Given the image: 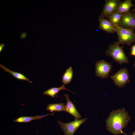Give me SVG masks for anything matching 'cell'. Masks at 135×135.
Wrapping results in <instances>:
<instances>
[{"label":"cell","instance_id":"6da1fadb","mask_svg":"<svg viewBox=\"0 0 135 135\" xmlns=\"http://www.w3.org/2000/svg\"><path fill=\"white\" fill-rule=\"evenodd\" d=\"M131 118L124 108L112 111L106 120V129L114 135H127L122 130L128 125Z\"/></svg>","mask_w":135,"mask_h":135},{"label":"cell","instance_id":"7a4b0ae2","mask_svg":"<svg viewBox=\"0 0 135 135\" xmlns=\"http://www.w3.org/2000/svg\"><path fill=\"white\" fill-rule=\"evenodd\" d=\"M118 42L110 45L105 52L106 54L112 58L117 63L122 65L129 63L128 58L123 50L124 46L120 47Z\"/></svg>","mask_w":135,"mask_h":135},{"label":"cell","instance_id":"3957f363","mask_svg":"<svg viewBox=\"0 0 135 135\" xmlns=\"http://www.w3.org/2000/svg\"><path fill=\"white\" fill-rule=\"evenodd\" d=\"M118 37L119 44L130 45L135 42V33L134 30L121 28L118 26H114Z\"/></svg>","mask_w":135,"mask_h":135},{"label":"cell","instance_id":"277c9868","mask_svg":"<svg viewBox=\"0 0 135 135\" xmlns=\"http://www.w3.org/2000/svg\"><path fill=\"white\" fill-rule=\"evenodd\" d=\"M87 119V118L81 120L75 119L74 121L68 123H64L58 120L57 123L64 131V135H74L80 126Z\"/></svg>","mask_w":135,"mask_h":135},{"label":"cell","instance_id":"5b68a950","mask_svg":"<svg viewBox=\"0 0 135 135\" xmlns=\"http://www.w3.org/2000/svg\"><path fill=\"white\" fill-rule=\"evenodd\" d=\"M128 72L126 68L121 69L110 77L115 85L120 88H123L130 82Z\"/></svg>","mask_w":135,"mask_h":135},{"label":"cell","instance_id":"8992f818","mask_svg":"<svg viewBox=\"0 0 135 135\" xmlns=\"http://www.w3.org/2000/svg\"><path fill=\"white\" fill-rule=\"evenodd\" d=\"M96 76L102 79L106 78L108 76L112 67L110 64L104 60L97 61L95 64Z\"/></svg>","mask_w":135,"mask_h":135},{"label":"cell","instance_id":"52a82bcc","mask_svg":"<svg viewBox=\"0 0 135 135\" xmlns=\"http://www.w3.org/2000/svg\"><path fill=\"white\" fill-rule=\"evenodd\" d=\"M118 26L124 28L135 29V11L123 14Z\"/></svg>","mask_w":135,"mask_h":135},{"label":"cell","instance_id":"ba28073f","mask_svg":"<svg viewBox=\"0 0 135 135\" xmlns=\"http://www.w3.org/2000/svg\"><path fill=\"white\" fill-rule=\"evenodd\" d=\"M104 9L100 16L106 18L116 12L120 3V1L108 0L105 1Z\"/></svg>","mask_w":135,"mask_h":135},{"label":"cell","instance_id":"9c48e42d","mask_svg":"<svg viewBox=\"0 0 135 135\" xmlns=\"http://www.w3.org/2000/svg\"><path fill=\"white\" fill-rule=\"evenodd\" d=\"M99 20L100 29L108 33L113 34L116 32L114 26L110 20L100 16L99 17Z\"/></svg>","mask_w":135,"mask_h":135},{"label":"cell","instance_id":"30bf717a","mask_svg":"<svg viewBox=\"0 0 135 135\" xmlns=\"http://www.w3.org/2000/svg\"><path fill=\"white\" fill-rule=\"evenodd\" d=\"M64 96L66 98L67 101L66 112L74 116L75 120L81 119L82 116L78 111L74 104L70 100L69 96L67 94H64Z\"/></svg>","mask_w":135,"mask_h":135},{"label":"cell","instance_id":"8fae6325","mask_svg":"<svg viewBox=\"0 0 135 135\" xmlns=\"http://www.w3.org/2000/svg\"><path fill=\"white\" fill-rule=\"evenodd\" d=\"M55 112L50 114H47L43 116L37 115L34 116H21L14 120V122L17 123H28L34 120H40L50 115H54Z\"/></svg>","mask_w":135,"mask_h":135},{"label":"cell","instance_id":"7c38bea8","mask_svg":"<svg viewBox=\"0 0 135 135\" xmlns=\"http://www.w3.org/2000/svg\"><path fill=\"white\" fill-rule=\"evenodd\" d=\"M131 0H126L123 2H120L119 4L116 12L122 14H126L130 12V8L135 5L133 4Z\"/></svg>","mask_w":135,"mask_h":135},{"label":"cell","instance_id":"4fadbf2b","mask_svg":"<svg viewBox=\"0 0 135 135\" xmlns=\"http://www.w3.org/2000/svg\"><path fill=\"white\" fill-rule=\"evenodd\" d=\"M0 67L5 72L9 73L18 80L26 81L28 82L30 84L32 83V82L30 81L28 78L21 73L11 70L1 64H0Z\"/></svg>","mask_w":135,"mask_h":135},{"label":"cell","instance_id":"5bb4252c","mask_svg":"<svg viewBox=\"0 0 135 135\" xmlns=\"http://www.w3.org/2000/svg\"><path fill=\"white\" fill-rule=\"evenodd\" d=\"M51 112H61L65 111L66 112V105L64 103L60 104H48L46 109Z\"/></svg>","mask_w":135,"mask_h":135},{"label":"cell","instance_id":"9a60e30c","mask_svg":"<svg viewBox=\"0 0 135 135\" xmlns=\"http://www.w3.org/2000/svg\"><path fill=\"white\" fill-rule=\"evenodd\" d=\"M64 85L63 84L61 86L59 87L52 88L44 92L43 94L45 95L50 96L52 98H54L56 94L60 91L62 90H66L75 93L66 89Z\"/></svg>","mask_w":135,"mask_h":135},{"label":"cell","instance_id":"2e32d148","mask_svg":"<svg viewBox=\"0 0 135 135\" xmlns=\"http://www.w3.org/2000/svg\"><path fill=\"white\" fill-rule=\"evenodd\" d=\"M73 74L72 68L70 66L66 70L62 76V81L64 84H68L72 82Z\"/></svg>","mask_w":135,"mask_h":135},{"label":"cell","instance_id":"e0dca14e","mask_svg":"<svg viewBox=\"0 0 135 135\" xmlns=\"http://www.w3.org/2000/svg\"><path fill=\"white\" fill-rule=\"evenodd\" d=\"M123 14L120 12H116L108 18L114 26H118Z\"/></svg>","mask_w":135,"mask_h":135},{"label":"cell","instance_id":"ac0fdd59","mask_svg":"<svg viewBox=\"0 0 135 135\" xmlns=\"http://www.w3.org/2000/svg\"><path fill=\"white\" fill-rule=\"evenodd\" d=\"M130 54L132 56H135V44L132 48Z\"/></svg>","mask_w":135,"mask_h":135},{"label":"cell","instance_id":"d6986e66","mask_svg":"<svg viewBox=\"0 0 135 135\" xmlns=\"http://www.w3.org/2000/svg\"><path fill=\"white\" fill-rule=\"evenodd\" d=\"M5 45L3 44H0V53L2 52L3 48L4 47Z\"/></svg>","mask_w":135,"mask_h":135},{"label":"cell","instance_id":"ffe728a7","mask_svg":"<svg viewBox=\"0 0 135 135\" xmlns=\"http://www.w3.org/2000/svg\"><path fill=\"white\" fill-rule=\"evenodd\" d=\"M26 36V33H22L20 36L21 38H25Z\"/></svg>","mask_w":135,"mask_h":135},{"label":"cell","instance_id":"44dd1931","mask_svg":"<svg viewBox=\"0 0 135 135\" xmlns=\"http://www.w3.org/2000/svg\"><path fill=\"white\" fill-rule=\"evenodd\" d=\"M132 135H135V131L133 133Z\"/></svg>","mask_w":135,"mask_h":135},{"label":"cell","instance_id":"7402d4cb","mask_svg":"<svg viewBox=\"0 0 135 135\" xmlns=\"http://www.w3.org/2000/svg\"><path fill=\"white\" fill-rule=\"evenodd\" d=\"M134 11H135V8L133 10H132V12H134Z\"/></svg>","mask_w":135,"mask_h":135},{"label":"cell","instance_id":"603a6c76","mask_svg":"<svg viewBox=\"0 0 135 135\" xmlns=\"http://www.w3.org/2000/svg\"><path fill=\"white\" fill-rule=\"evenodd\" d=\"M134 67L135 68V61L134 62Z\"/></svg>","mask_w":135,"mask_h":135}]
</instances>
